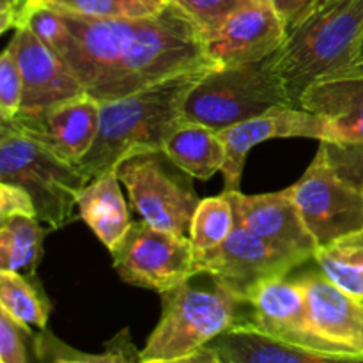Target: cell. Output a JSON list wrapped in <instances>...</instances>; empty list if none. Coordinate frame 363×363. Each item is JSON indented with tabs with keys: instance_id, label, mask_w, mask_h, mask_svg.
<instances>
[{
	"instance_id": "cell-23",
	"label": "cell",
	"mask_w": 363,
	"mask_h": 363,
	"mask_svg": "<svg viewBox=\"0 0 363 363\" xmlns=\"http://www.w3.org/2000/svg\"><path fill=\"white\" fill-rule=\"evenodd\" d=\"M0 311L7 312L28 332L32 328L43 332L48 325L52 303L38 277L0 272Z\"/></svg>"
},
{
	"instance_id": "cell-11",
	"label": "cell",
	"mask_w": 363,
	"mask_h": 363,
	"mask_svg": "<svg viewBox=\"0 0 363 363\" xmlns=\"http://www.w3.org/2000/svg\"><path fill=\"white\" fill-rule=\"evenodd\" d=\"M307 261L303 255L284 250L240 223L218 248L195 254L197 273H208L245 300L259 284L287 277Z\"/></svg>"
},
{
	"instance_id": "cell-4",
	"label": "cell",
	"mask_w": 363,
	"mask_h": 363,
	"mask_svg": "<svg viewBox=\"0 0 363 363\" xmlns=\"http://www.w3.org/2000/svg\"><path fill=\"white\" fill-rule=\"evenodd\" d=\"M208 277L206 284L194 277L162 294V318L140 351L142 362L184 357L229 330L250 325V303Z\"/></svg>"
},
{
	"instance_id": "cell-14",
	"label": "cell",
	"mask_w": 363,
	"mask_h": 363,
	"mask_svg": "<svg viewBox=\"0 0 363 363\" xmlns=\"http://www.w3.org/2000/svg\"><path fill=\"white\" fill-rule=\"evenodd\" d=\"M225 145V165H223V191H240L243 167L252 147L272 138H314L328 142L332 130L325 117L301 108V106H277L262 116L234 124L218 131Z\"/></svg>"
},
{
	"instance_id": "cell-1",
	"label": "cell",
	"mask_w": 363,
	"mask_h": 363,
	"mask_svg": "<svg viewBox=\"0 0 363 363\" xmlns=\"http://www.w3.org/2000/svg\"><path fill=\"white\" fill-rule=\"evenodd\" d=\"M60 14L71 32L60 57L99 103L190 71L218 67L206 52L199 25L174 2L155 16L131 20Z\"/></svg>"
},
{
	"instance_id": "cell-20",
	"label": "cell",
	"mask_w": 363,
	"mask_h": 363,
	"mask_svg": "<svg viewBox=\"0 0 363 363\" xmlns=\"http://www.w3.org/2000/svg\"><path fill=\"white\" fill-rule=\"evenodd\" d=\"M77 208L78 216L108 250L121 243L133 223L117 170H108L85 184L78 195Z\"/></svg>"
},
{
	"instance_id": "cell-10",
	"label": "cell",
	"mask_w": 363,
	"mask_h": 363,
	"mask_svg": "<svg viewBox=\"0 0 363 363\" xmlns=\"http://www.w3.org/2000/svg\"><path fill=\"white\" fill-rule=\"evenodd\" d=\"M286 191L318 247L363 229V190L335 174L321 147Z\"/></svg>"
},
{
	"instance_id": "cell-24",
	"label": "cell",
	"mask_w": 363,
	"mask_h": 363,
	"mask_svg": "<svg viewBox=\"0 0 363 363\" xmlns=\"http://www.w3.org/2000/svg\"><path fill=\"white\" fill-rule=\"evenodd\" d=\"M314 261L326 279L363 300V229L319 247Z\"/></svg>"
},
{
	"instance_id": "cell-27",
	"label": "cell",
	"mask_w": 363,
	"mask_h": 363,
	"mask_svg": "<svg viewBox=\"0 0 363 363\" xmlns=\"http://www.w3.org/2000/svg\"><path fill=\"white\" fill-rule=\"evenodd\" d=\"M43 6L60 13L99 20H131L162 13L170 0H41Z\"/></svg>"
},
{
	"instance_id": "cell-35",
	"label": "cell",
	"mask_w": 363,
	"mask_h": 363,
	"mask_svg": "<svg viewBox=\"0 0 363 363\" xmlns=\"http://www.w3.org/2000/svg\"><path fill=\"white\" fill-rule=\"evenodd\" d=\"M353 73H363V38H362V43H360V48H358L357 59H354L353 69H351L350 74H353ZM344 77H346V74H344Z\"/></svg>"
},
{
	"instance_id": "cell-5",
	"label": "cell",
	"mask_w": 363,
	"mask_h": 363,
	"mask_svg": "<svg viewBox=\"0 0 363 363\" xmlns=\"http://www.w3.org/2000/svg\"><path fill=\"white\" fill-rule=\"evenodd\" d=\"M286 105L293 101L269 55L259 62L208 71L188 94L183 117L222 131Z\"/></svg>"
},
{
	"instance_id": "cell-21",
	"label": "cell",
	"mask_w": 363,
	"mask_h": 363,
	"mask_svg": "<svg viewBox=\"0 0 363 363\" xmlns=\"http://www.w3.org/2000/svg\"><path fill=\"white\" fill-rule=\"evenodd\" d=\"M163 152L174 165L199 181H208L222 172L227 158L218 131L190 121H183L169 135Z\"/></svg>"
},
{
	"instance_id": "cell-28",
	"label": "cell",
	"mask_w": 363,
	"mask_h": 363,
	"mask_svg": "<svg viewBox=\"0 0 363 363\" xmlns=\"http://www.w3.org/2000/svg\"><path fill=\"white\" fill-rule=\"evenodd\" d=\"M23 82L16 57L9 46L0 55V121H11L21 110Z\"/></svg>"
},
{
	"instance_id": "cell-37",
	"label": "cell",
	"mask_w": 363,
	"mask_h": 363,
	"mask_svg": "<svg viewBox=\"0 0 363 363\" xmlns=\"http://www.w3.org/2000/svg\"><path fill=\"white\" fill-rule=\"evenodd\" d=\"M315 2H318V0H311V11H312V9H314ZM311 11H308V13H311Z\"/></svg>"
},
{
	"instance_id": "cell-16",
	"label": "cell",
	"mask_w": 363,
	"mask_h": 363,
	"mask_svg": "<svg viewBox=\"0 0 363 363\" xmlns=\"http://www.w3.org/2000/svg\"><path fill=\"white\" fill-rule=\"evenodd\" d=\"M7 46L16 57L23 82L20 113L41 112L87 94L69 64L39 41L28 27L14 30Z\"/></svg>"
},
{
	"instance_id": "cell-22",
	"label": "cell",
	"mask_w": 363,
	"mask_h": 363,
	"mask_svg": "<svg viewBox=\"0 0 363 363\" xmlns=\"http://www.w3.org/2000/svg\"><path fill=\"white\" fill-rule=\"evenodd\" d=\"M50 230L43 229L38 216H13L0 223V272L38 277L35 269Z\"/></svg>"
},
{
	"instance_id": "cell-12",
	"label": "cell",
	"mask_w": 363,
	"mask_h": 363,
	"mask_svg": "<svg viewBox=\"0 0 363 363\" xmlns=\"http://www.w3.org/2000/svg\"><path fill=\"white\" fill-rule=\"evenodd\" d=\"M287 34L286 20L272 6L248 0L202 35L209 59L218 67H233L268 59L284 45Z\"/></svg>"
},
{
	"instance_id": "cell-38",
	"label": "cell",
	"mask_w": 363,
	"mask_h": 363,
	"mask_svg": "<svg viewBox=\"0 0 363 363\" xmlns=\"http://www.w3.org/2000/svg\"><path fill=\"white\" fill-rule=\"evenodd\" d=\"M38 2H41V0H35V4H38Z\"/></svg>"
},
{
	"instance_id": "cell-8",
	"label": "cell",
	"mask_w": 363,
	"mask_h": 363,
	"mask_svg": "<svg viewBox=\"0 0 363 363\" xmlns=\"http://www.w3.org/2000/svg\"><path fill=\"white\" fill-rule=\"evenodd\" d=\"M110 254L124 282L160 294L199 275L190 238L155 229L142 218L131 223Z\"/></svg>"
},
{
	"instance_id": "cell-32",
	"label": "cell",
	"mask_w": 363,
	"mask_h": 363,
	"mask_svg": "<svg viewBox=\"0 0 363 363\" xmlns=\"http://www.w3.org/2000/svg\"><path fill=\"white\" fill-rule=\"evenodd\" d=\"M34 6L35 0H0V32L25 27Z\"/></svg>"
},
{
	"instance_id": "cell-25",
	"label": "cell",
	"mask_w": 363,
	"mask_h": 363,
	"mask_svg": "<svg viewBox=\"0 0 363 363\" xmlns=\"http://www.w3.org/2000/svg\"><path fill=\"white\" fill-rule=\"evenodd\" d=\"M34 342L35 354L41 363H142L140 351H137L131 342L128 328L106 342L105 353L101 354H87L71 350L48 330L39 332Z\"/></svg>"
},
{
	"instance_id": "cell-33",
	"label": "cell",
	"mask_w": 363,
	"mask_h": 363,
	"mask_svg": "<svg viewBox=\"0 0 363 363\" xmlns=\"http://www.w3.org/2000/svg\"><path fill=\"white\" fill-rule=\"evenodd\" d=\"M257 2L272 6L286 20L289 30L300 23L311 11V0H257Z\"/></svg>"
},
{
	"instance_id": "cell-19",
	"label": "cell",
	"mask_w": 363,
	"mask_h": 363,
	"mask_svg": "<svg viewBox=\"0 0 363 363\" xmlns=\"http://www.w3.org/2000/svg\"><path fill=\"white\" fill-rule=\"evenodd\" d=\"M209 346L218 353L222 363H363V357L293 346L247 326L222 333Z\"/></svg>"
},
{
	"instance_id": "cell-7",
	"label": "cell",
	"mask_w": 363,
	"mask_h": 363,
	"mask_svg": "<svg viewBox=\"0 0 363 363\" xmlns=\"http://www.w3.org/2000/svg\"><path fill=\"white\" fill-rule=\"evenodd\" d=\"M121 184L145 223L160 230L190 238L199 206L190 176L174 165L163 151L142 152L117 165Z\"/></svg>"
},
{
	"instance_id": "cell-3",
	"label": "cell",
	"mask_w": 363,
	"mask_h": 363,
	"mask_svg": "<svg viewBox=\"0 0 363 363\" xmlns=\"http://www.w3.org/2000/svg\"><path fill=\"white\" fill-rule=\"evenodd\" d=\"M363 38V0H335L312 9L273 53L294 106L305 92L353 69Z\"/></svg>"
},
{
	"instance_id": "cell-13",
	"label": "cell",
	"mask_w": 363,
	"mask_h": 363,
	"mask_svg": "<svg viewBox=\"0 0 363 363\" xmlns=\"http://www.w3.org/2000/svg\"><path fill=\"white\" fill-rule=\"evenodd\" d=\"M294 279L305 291L308 325L321 350L363 357V300L335 286L319 268Z\"/></svg>"
},
{
	"instance_id": "cell-26",
	"label": "cell",
	"mask_w": 363,
	"mask_h": 363,
	"mask_svg": "<svg viewBox=\"0 0 363 363\" xmlns=\"http://www.w3.org/2000/svg\"><path fill=\"white\" fill-rule=\"evenodd\" d=\"M236 227L233 201L227 194L202 199L195 209L190 227V240L195 254H206L218 248Z\"/></svg>"
},
{
	"instance_id": "cell-31",
	"label": "cell",
	"mask_w": 363,
	"mask_h": 363,
	"mask_svg": "<svg viewBox=\"0 0 363 363\" xmlns=\"http://www.w3.org/2000/svg\"><path fill=\"white\" fill-rule=\"evenodd\" d=\"M13 216H38L34 201L21 186L0 183V223Z\"/></svg>"
},
{
	"instance_id": "cell-29",
	"label": "cell",
	"mask_w": 363,
	"mask_h": 363,
	"mask_svg": "<svg viewBox=\"0 0 363 363\" xmlns=\"http://www.w3.org/2000/svg\"><path fill=\"white\" fill-rule=\"evenodd\" d=\"M170 2L183 9L199 25L202 34H206L218 27L229 14H233L248 0H170Z\"/></svg>"
},
{
	"instance_id": "cell-9",
	"label": "cell",
	"mask_w": 363,
	"mask_h": 363,
	"mask_svg": "<svg viewBox=\"0 0 363 363\" xmlns=\"http://www.w3.org/2000/svg\"><path fill=\"white\" fill-rule=\"evenodd\" d=\"M300 106L325 117L332 138L319 147L335 174L363 190V73L319 82L305 92Z\"/></svg>"
},
{
	"instance_id": "cell-30",
	"label": "cell",
	"mask_w": 363,
	"mask_h": 363,
	"mask_svg": "<svg viewBox=\"0 0 363 363\" xmlns=\"http://www.w3.org/2000/svg\"><path fill=\"white\" fill-rule=\"evenodd\" d=\"M30 335L32 332L0 311V363H28L25 337Z\"/></svg>"
},
{
	"instance_id": "cell-18",
	"label": "cell",
	"mask_w": 363,
	"mask_h": 363,
	"mask_svg": "<svg viewBox=\"0 0 363 363\" xmlns=\"http://www.w3.org/2000/svg\"><path fill=\"white\" fill-rule=\"evenodd\" d=\"M227 195L233 201L236 223L284 250L303 255L308 261L314 259L318 243L286 190L259 195L230 191Z\"/></svg>"
},
{
	"instance_id": "cell-15",
	"label": "cell",
	"mask_w": 363,
	"mask_h": 363,
	"mask_svg": "<svg viewBox=\"0 0 363 363\" xmlns=\"http://www.w3.org/2000/svg\"><path fill=\"white\" fill-rule=\"evenodd\" d=\"M101 103L89 94L32 113H18L7 123L64 162L77 165L94 145Z\"/></svg>"
},
{
	"instance_id": "cell-17",
	"label": "cell",
	"mask_w": 363,
	"mask_h": 363,
	"mask_svg": "<svg viewBox=\"0 0 363 363\" xmlns=\"http://www.w3.org/2000/svg\"><path fill=\"white\" fill-rule=\"evenodd\" d=\"M247 300L250 303V325L247 328L293 346L323 351L308 325L307 298L296 279L266 280L250 291Z\"/></svg>"
},
{
	"instance_id": "cell-34",
	"label": "cell",
	"mask_w": 363,
	"mask_h": 363,
	"mask_svg": "<svg viewBox=\"0 0 363 363\" xmlns=\"http://www.w3.org/2000/svg\"><path fill=\"white\" fill-rule=\"evenodd\" d=\"M142 363H222L218 353L211 346H204L201 350L188 353L184 357L170 358V360H156V362H142Z\"/></svg>"
},
{
	"instance_id": "cell-6",
	"label": "cell",
	"mask_w": 363,
	"mask_h": 363,
	"mask_svg": "<svg viewBox=\"0 0 363 363\" xmlns=\"http://www.w3.org/2000/svg\"><path fill=\"white\" fill-rule=\"evenodd\" d=\"M0 183L23 188L48 229L80 218L77 201L87 184L84 174L7 123H0Z\"/></svg>"
},
{
	"instance_id": "cell-36",
	"label": "cell",
	"mask_w": 363,
	"mask_h": 363,
	"mask_svg": "<svg viewBox=\"0 0 363 363\" xmlns=\"http://www.w3.org/2000/svg\"><path fill=\"white\" fill-rule=\"evenodd\" d=\"M328 2H335V0H318V2H315V6H314V9L315 7H319V6H325V4H328ZM312 13V11H311ZM308 13V14H311Z\"/></svg>"
},
{
	"instance_id": "cell-2",
	"label": "cell",
	"mask_w": 363,
	"mask_h": 363,
	"mask_svg": "<svg viewBox=\"0 0 363 363\" xmlns=\"http://www.w3.org/2000/svg\"><path fill=\"white\" fill-rule=\"evenodd\" d=\"M211 69L169 78L124 98L101 103L99 131L91 151L77 163L91 183L135 155L163 151L169 135L184 121L183 106L199 80Z\"/></svg>"
}]
</instances>
